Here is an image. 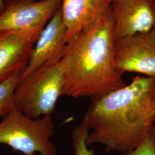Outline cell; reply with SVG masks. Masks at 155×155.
Here are the masks:
<instances>
[{
	"label": "cell",
	"mask_w": 155,
	"mask_h": 155,
	"mask_svg": "<svg viewBox=\"0 0 155 155\" xmlns=\"http://www.w3.org/2000/svg\"><path fill=\"white\" fill-rule=\"evenodd\" d=\"M155 78L139 75L121 89L92 99L82 120L93 130L87 145L102 144L106 152L124 155L143 144L155 127Z\"/></svg>",
	"instance_id": "1"
},
{
	"label": "cell",
	"mask_w": 155,
	"mask_h": 155,
	"mask_svg": "<svg viewBox=\"0 0 155 155\" xmlns=\"http://www.w3.org/2000/svg\"><path fill=\"white\" fill-rule=\"evenodd\" d=\"M110 8L93 26L68 42L61 61L63 73L61 96L94 99L126 86L124 73L114 61Z\"/></svg>",
	"instance_id": "2"
},
{
	"label": "cell",
	"mask_w": 155,
	"mask_h": 155,
	"mask_svg": "<svg viewBox=\"0 0 155 155\" xmlns=\"http://www.w3.org/2000/svg\"><path fill=\"white\" fill-rule=\"evenodd\" d=\"M63 86L61 61L43 64L20 78L15 91V105L33 119L51 115L61 96Z\"/></svg>",
	"instance_id": "3"
},
{
	"label": "cell",
	"mask_w": 155,
	"mask_h": 155,
	"mask_svg": "<svg viewBox=\"0 0 155 155\" xmlns=\"http://www.w3.org/2000/svg\"><path fill=\"white\" fill-rule=\"evenodd\" d=\"M54 134L51 115L33 119L16 106L0 122V144L25 155H56V147L50 141Z\"/></svg>",
	"instance_id": "4"
},
{
	"label": "cell",
	"mask_w": 155,
	"mask_h": 155,
	"mask_svg": "<svg viewBox=\"0 0 155 155\" xmlns=\"http://www.w3.org/2000/svg\"><path fill=\"white\" fill-rule=\"evenodd\" d=\"M61 0H9L0 13V31H43Z\"/></svg>",
	"instance_id": "5"
},
{
	"label": "cell",
	"mask_w": 155,
	"mask_h": 155,
	"mask_svg": "<svg viewBox=\"0 0 155 155\" xmlns=\"http://www.w3.org/2000/svg\"><path fill=\"white\" fill-rule=\"evenodd\" d=\"M115 41L147 35L155 24V0H118L111 5Z\"/></svg>",
	"instance_id": "6"
},
{
	"label": "cell",
	"mask_w": 155,
	"mask_h": 155,
	"mask_svg": "<svg viewBox=\"0 0 155 155\" xmlns=\"http://www.w3.org/2000/svg\"><path fill=\"white\" fill-rule=\"evenodd\" d=\"M41 32L0 31V83L25 70Z\"/></svg>",
	"instance_id": "7"
},
{
	"label": "cell",
	"mask_w": 155,
	"mask_h": 155,
	"mask_svg": "<svg viewBox=\"0 0 155 155\" xmlns=\"http://www.w3.org/2000/svg\"><path fill=\"white\" fill-rule=\"evenodd\" d=\"M67 43L66 27L60 8L40 33L21 77L45 64L60 62L65 54Z\"/></svg>",
	"instance_id": "8"
},
{
	"label": "cell",
	"mask_w": 155,
	"mask_h": 155,
	"mask_svg": "<svg viewBox=\"0 0 155 155\" xmlns=\"http://www.w3.org/2000/svg\"><path fill=\"white\" fill-rule=\"evenodd\" d=\"M114 61L124 73L137 72L155 78V48L144 35H136L115 41Z\"/></svg>",
	"instance_id": "9"
},
{
	"label": "cell",
	"mask_w": 155,
	"mask_h": 155,
	"mask_svg": "<svg viewBox=\"0 0 155 155\" xmlns=\"http://www.w3.org/2000/svg\"><path fill=\"white\" fill-rule=\"evenodd\" d=\"M112 0H61V11L67 41L93 26L110 8Z\"/></svg>",
	"instance_id": "10"
},
{
	"label": "cell",
	"mask_w": 155,
	"mask_h": 155,
	"mask_svg": "<svg viewBox=\"0 0 155 155\" xmlns=\"http://www.w3.org/2000/svg\"><path fill=\"white\" fill-rule=\"evenodd\" d=\"M22 73H17L0 83V119L16 107L15 91Z\"/></svg>",
	"instance_id": "11"
},
{
	"label": "cell",
	"mask_w": 155,
	"mask_h": 155,
	"mask_svg": "<svg viewBox=\"0 0 155 155\" xmlns=\"http://www.w3.org/2000/svg\"><path fill=\"white\" fill-rule=\"evenodd\" d=\"M89 131L83 121L73 129L71 137L75 155H94V150L88 149L86 144Z\"/></svg>",
	"instance_id": "12"
},
{
	"label": "cell",
	"mask_w": 155,
	"mask_h": 155,
	"mask_svg": "<svg viewBox=\"0 0 155 155\" xmlns=\"http://www.w3.org/2000/svg\"><path fill=\"white\" fill-rule=\"evenodd\" d=\"M124 155H155V127L143 144Z\"/></svg>",
	"instance_id": "13"
},
{
	"label": "cell",
	"mask_w": 155,
	"mask_h": 155,
	"mask_svg": "<svg viewBox=\"0 0 155 155\" xmlns=\"http://www.w3.org/2000/svg\"><path fill=\"white\" fill-rule=\"evenodd\" d=\"M144 36L150 45L155 48V24L150 32L145 35Z\"/></svg>",
	"instance_id": "14"
},
{
	"label": "cell",
	"mask_w": 155,
	"mask_h": 155,
	"mask_svg": "<svg viewBox=\"0 0 155 155\" xmlns=\"http://www.w3.org/2000/svg\"><path fill=\"white\" fill-rule=\"evenodd\" d=\"M5 8V1L0 0V13H1Z\"/></svg>",
	"instance_id": "15"
},
{
	"label": "cell",
	"mask_w": 155,
	"mask_h": 155,
	"mask_svg": "<svg viewBox=\"0 0 155 155\" xmlns=\"http://www.w3.org/2000/svg\"><path fill=\"white\" fill-rule=\"evenodd\" d=\"M118 1V0H112V2H113V1Z\"/></svg>",
	"instance_id": "16"
},
{
	"label": "cell",
	"mask_w": 155,
	"mask_h": 155,
	"mask_svg": "<svg viewBox=\"0 0 155 155\" xmlns=\"http://www.w3.org/2000/svg\"><path fill=\"white\" fill-rule=\"evenodd\" d=\"M154 95H155V91H154Z\"/></svg>",
	"instance_id": "17"
},
{
	"label": "cell",
	"mask_w": 155,
	"mask_h": 155,
	"mask_svg": "<svg viewBox=\"0 0 155 155\" xmlns=\"http://www.w3.org/2000/svg\"><path fill=\"white\" fill-rule=\"evenodd\" d=\"M5 3H6V2H7V1H9V0H5Z\"/></svg>",
	"instance_id": "18"
}]
</instances>
